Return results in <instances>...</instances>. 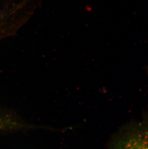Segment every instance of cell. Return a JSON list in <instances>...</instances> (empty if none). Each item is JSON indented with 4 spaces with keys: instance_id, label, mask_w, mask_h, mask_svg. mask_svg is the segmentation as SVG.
Masks as SVG:
<instances>
[{
    "instance_id": "cell-1",
    "label": "cell",
    "mask_w": 148,
    "mask_h": 149,
    "mask_svg": "<svg viewBox=\"0 0 148 149\" xmlns=\"http://www.w3.org/2000/svg\"><path fill=\"white\" fill-rule=\"evenodd\" d=\"M113 149H148V124L125 133L116 141Z\"/></svg>"
}]
</instances>
